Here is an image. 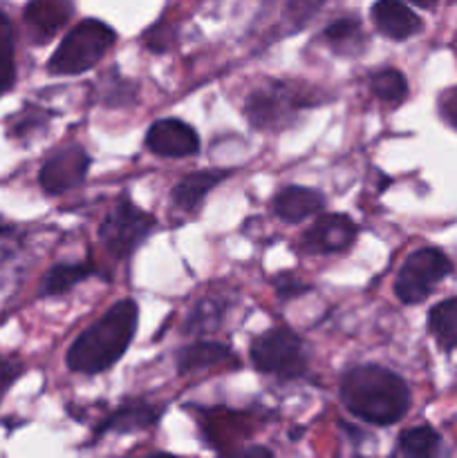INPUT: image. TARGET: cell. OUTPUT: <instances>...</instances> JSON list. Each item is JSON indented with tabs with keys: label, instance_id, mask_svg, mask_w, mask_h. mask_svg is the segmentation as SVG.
I'll list each match as a JSON object with an SVG mask.
<instances>
[{
	"label": "cell",
	"instance_id": "1",
	"mask_svg": "<svg viewBox=\"0 0 457 458\" xmlns=\"http://www.w3.org/2000/svg\"><path fill=\"white\" fill-rule=\"evenodd\" d=\"M341 401L352 416L385 428L410 410V389L401 376L385 367L357 365L341 378Z\"/></svg>",
	"mask_w": 457,
	"mask_h": 458
},
{
	"label": "cell",
	"instance_id": "2",
	"mask_svg": "<svg viewBox=\"0 0 457 458\" xmlns=\"http://www.w3.org/2000/svg\"><path fill=\"white\" fill-rule=\"evenodd\" d=\"M139 311L133 300H121L90 325L67 352V369L74 374L94 376L110 369L121 360L137 331Z\"/></svg>",
	"mask_w": 457,
	"mask_h": 458
},
{
	"label": "cell",
	"instance_id": "3",
	"mask_svg": "<svg viewBox=\"0 0 457 458\" xmlns=\"http://www.w3.org/2000/svg\"><path fill=\"white\" fill-rule=\"evenodd\" d=\"M116 40L115 30L106 22L90 18L67 31L65 38L47 61V72L54 76H74L88 72L106 56Z\"/></svg>",
	"mask_w": 457,
	"mask_h": 458
},
{
	"label": "cell",
	"instance_id": "4",
	"mask_svg": "<svg viewBox=\"0 0 457 458\" xmlns=\"http://www.w3.org/2000/svg\"><path fill=\"white\" fill-rule=\"evenodd\" d=\"M307 347L303 338L287 327L267 331L251 344V362L263 374L278 376V378H298L307 369Z\"/></svg>",
	"mask_w": 457,
	"mask_h": 458
},
{
	"label": "cell",
	"instance_id": "5",
	"mask_svg": "<svg viewBox=\"0 0 457 458\" xmlns=\"http://www.w3.org/2000/svg\"><path fill=\"white\" fill-rule=\"evenodd\" d=\"M314 98L300 88L287 83H269L246 98V119L258 130H280L294 121L298 110L312 106Z\"/></svg>",
	"mask_w": 457,
	"mask_h": 458
},
{
	"label": "cell",
	"instance_id": "6",
	"mask_svg": "<svg viewBox=\"0 0 457 458\" xmlns=\"http://www.w3.org/2000/svg\"><path fill=\"white\" fill-rule=\"evenodd\" d=\"M152 231H155V219L139 210L130 199H121L103 219L99 240L108 253L115 255L116 259H125Z\"/></svg>",
	"mask_w": 457,
	"mask_h": 458
},
{
	"label": "cell",
	"instance_id": "7",
	"mask_svg": "<svg viewBox=\"0 0 457 458\" xmlns=\"http://www.w3.org/2000/svg\"><path fill=\"white\" fill-rule=\"evenodd\" d=\"M453 264L442 250L419 249L403 262L394 282V293L403 304H417L433 293L435 286L451 276Z\"/></svg>",
	"mask_w": 457,
	"mask_h": 458
},
{
	"label": "cell",
	"instance_id": "8",
	"mask_svg": "<svg viewBox=\"0 0 457 458\" xmlns=\"http://www.w3.org/2000/svg\"><path fill=\"white\" fill-rule=\"evenodd\" d=\"M90 155L81 146L61 148L52 159L45 161L40 168L39 182L45 192L49 195H61V192L72 191L81 186L88 177Z\"/></svg>",
	"mask_w": 457,
	"mask_h": 458
},
{
	"label": "cell",
	"instance_id": "9",
	"mask_svg": "<svg viewBox=\"0 0 457 458\" xmlns=\"http://www.w3.org/2000/svg\"><path fill=\"white\" fill-rule=\"evenodd\" d=\"M357 231V224L345 215H323L300 237V250L309 255L341 253L354 244Z\"/></svg>",
	"mask_w": 457,
	"mask_h": 458
},
{
	"label": "cell",
	"instance_id": "10",
	"mask_svg": "<svg viewBox=\"0 0 457 458\" xmlns=\"http://www.w3.org/2000/svg\"><path fill=\"white\" fill-rule=\"evenodd\" d=\"M146 146L152 155L182 159L200 150V137L188 123L179 119H161L151 125L146 134Z\"/></svg>",
	"mask_w": 457,
	"mask_h": 458
},
{
	"label": "cell",
	"instance_id": "11",
	"mask_svg": "<svg viewBox=\"0 0 457 458\" xmlns=\"http://www.w3.org/2000/svg\"><path fill=\"white\" fill-rule=\"evenodd\" d=\"M74 12L72 0H30L25 7V22L36 43L52 40Z\"/></svg>",
	"mask_w": 457,
	"mask_h": 458
},
{
	"label": "cell",
	"instance_id": "12",
	"mask_svg": "<svg viewBox=\"0 0 457 458\" xmlns=\"http://www.w3.org/2000/svg\"><path fill=\"white\" fill-rule=\"evenodd\" d=\"M376 30L392 40H406L421 30V18L399 0H379L372 7Z\"/></svg>",
	"mask_w": 457,
	"mask_h": 458
},
{
	"label": "cell",
	"instance_id": "13",
	"mask_svg": "<svg viewBox=\"0 0 457 458\" xmlns=\"http://www.w3.org/2000/svg\"><path fill=\"white\" fill-rule=\"evenodd\" d=\"M325 208V197L314 188L287 186L273 199V210L287 224H298Z\"/></svg>",
	"mask_w": 457,
	"mask_h": 458
},
{
	"label": "cell",
	"instance_id": "14",
	"mask_svg": "<svg viewBox=\"0 0 457 458\" xmlns=\"http://www.w3.org/2000/svg\"><path fill=\"white\" fill-rule=\"evenodd\" d=\"M157 419H160V411L152 405H148L146 401H125L119 410H115L106 420H103L99 432L130 434L137 432V429L151 428V425L157 423Z\"/></svg>",
	"mask_w": 457,
	"mask_h": 458
},
{
	"label": "cell",
	"instance_id": "15",
	"mask_svg": "<svg viewBox=\"0 0 457 458\" xmlns=\"http://www.w3.org/2000/svg\"><path fill=\"white\" fill-rule=\"evenodd\" d=\"M227 177V170H200V173H191L173 188L175 206H179L182 210H193Z\"/></svg>",
	"mask_w": 457,
	"mask_h": 458
},
{
	"label": "cell",
	"instance_id": "16",
	"mask_svg": "<svg viewBox=\"0 0 457 458\" xmlns=\"http://www.w3.org/2000/svg\"><path fill=\"white\" fill-rule=\"evenodd\" d=\"M231 358V349L222 343H193L177 353V371L191 374V371L209 369V367L222 365Z\"/></svg>",
	"mask_w": 457,
	"mask_h": 458
},
{
	"label": "cell",
	"instance_id": "17",
	"mask_svg": "<svg viewBox=\"0 0 457 458\" xmlns=\"http://www.w3.org/2000/svg\"><path fill=\"white\" fill-rule=\"evenodd\" d=\"M90 276H97V268L92 264H56L54 268H49L47 276L43 277V284H40V295L43 298H56V295L67 293L70 289H74L79 282L88 280Z\"/></svg>",
	"mask_w": 457,
	"mask_h": 458
},
{
	"label": "cell",
	"instance_id": "18",
	"mask_svg": "<svg viewBox=\"0 0 457 458\" xmlns=\"http://www.w3.org/2000/svg\"><path fill=\"white\" fill-rule=\"evenodd\" d=\"M323 38L330 43V47L334 49L341 56H354V54L363 52V45H366V38H363L361 22L357 18H343V21L332 22L325 30Z\"/></svg>",
	"mask_w": 457,
	"mask_h": 458
},
{
	"label": "cell",
	"instance_id": "19",
	"mask_svg": "<svg viewBox=\"0 0 457 458\" xmlns=\"http://www.w3.org/2000/svg\"><path fill=\"white\" fill-rule=\"evenodd\" d=\"M430 334L444 349H457V298L444 300L428 316Z\"/></svg>",
	"mask_w": 457,
	"mask_h": 458
},
{
	"label": "cell",
	"instance_id": "20",
	"mask_svg": "<svg viewBox=\"0 0 457 458\" xmlns=\"http://www.w3.org/2000/svg\"><path fill=\"white\" fill-rule=\"evenodd\" d=\"M16 81V52H13L12 21L0 12V97L13 88Z\"/></svg>",
	"mask_w": 457,
	"mask_h": 458
},
{
	"label": "cell",
	"instance_id": "21",
	"mask_svg": "<svg viewBox=\"0 0 457 458\" xmlns=\"http://www.w3.org/2000/svg\"><path fill=\"white\" fill-rule=\"evenodd\" d=\"M370 88L376 98H381L384 103H390V106H399L408 97L406 79H403L401 72L392 70V67L376 72L370 79Z\"/></svg>",
	"mask_w": 457,
	"mask_h": 458
},
{
	"label": "cell",
	"instance_id": "22",
	"mask_svg": "<svg viewBox=\"0 0 457 458\" xmlns=\"http://www.w3.org/2000/svg\"><path fill=\"white\" fill-rule=\"evenodd\" d=\"M399 452L406 456H435L439 452V434L433 428H412L399 437Z\"/></svg>",
	"mask_w": 457,
	"mask_h": 458
},
{
	"label": "cell",
	"instance_id": "23",
	"mask_svg": "<svg viewBox=\"0 0 457 458\" xmlns=\"http://www.w3.org/2000/svg\"><path fill=\"white\" fill-rule=\"evenodd\" d=\"M227 309V302L218 298L202 300L195 309L188 316L186 325H184V331L186 334H204V331H213L215 327L222 322V313Z\"/></svg>",
	"mask_w": 457,
	"mask_h": 458
},
{
	"label": "cell",
	"instance_id": "24",
	"mask_svg": "<svg viewBox=\"0 0 457 458\" xmlns=\"http://www.w3.org/2000/svg\"><path fill=\"white\" fill-rule=\"evenodd\" d=\"M22 374V365L16 360V358L0 356V389L9 387L18 376Z\"/></svg>",
	"mask_w": 457,
	"mask_h": 458
},
{
	"label": "cell",
	"instance_id": "25",
	"mask_svg": "<svg viewBox=\"0 0 457 458\" xmlns=\"http://www.w3.org/2000/svg\"><path fill=\"white\" fill-rule=\"evenodd\" d=\"M439 112H442V116L446 119V123L457 128V88L442 94V98H439Z\"/></svg>",
	"mask_w": 457,
	"mask_h": 458
},
{
	"label": "cell",
	"instance_id": "26",
	"mask_svg": "<svg viewBox=\"0 0 457 458\" xmlns=\"http://www.w3.org/2000/svg\"><path fill=\"white\" fill-rule=\"evenodd\" d=\"M305 291V286L300 284V282H296V280H285L280 284V289H278V295H280V298H285V300H289L291 295H296V293H303Z\"/></svg>",
	"mask_w": 457,
	"mask_h": 458
},
{
	"label": "cell",
	"instance_id": "27",
	"mask_svg": "<svg viewBox=\"0 0 457 458\" xmlns=\"http://www.w3.org/2000/svg\"><path fill=\"white\" fill-rule=\"evenodd\" d=\"M410 3L419 4V7H430V4H435V3H437V0H410Z\"/></svg>",
	"mask_w": 457,
	"mask_h": 458
}]
</instances>
